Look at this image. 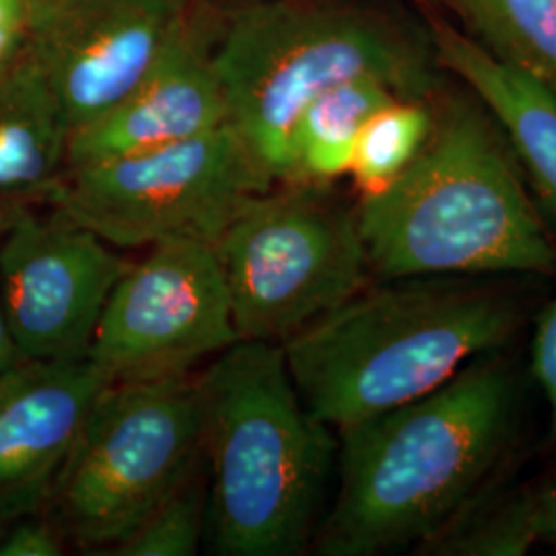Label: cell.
<instances>
[{
  "label": "cell",
  "instance_id": "obj_9",
  "mask_svg": "<svg viewBox=\"0 0 556 556\" xmlns=\"http://www.w3.org/2000/svg\"><path fill=\"white\" fill-rule=\"evenodd\" d=\"M239 340L213 243L172 239L130 264L101 314L87 358L110 381L188 374Z\"/></svg>",
  "mask_w": 556,
  "mask_h": 556
},
{
  "label": "cell",
  "instance_id": "obj_18",
  "mask_svg": "<svg viewBox=\"0 0 556 556\" xmlns=\"http://www.w3.org/2000/svg\"><path fill=\"white\" fill-rule=\"evenodd\" d=\"M556 548V472L517 491L486 516L464 517L439 544L443 555L521 556Z\"/></svg>",
  "mask_w": 556,
  "mask_h": 556
},
{
  "label": "cell",
  "instance_id": "obj_2",
  "mask_svg": "<svg viewBox=\"0 0 556 556\" xmlns=\"http://www.w3.org/2000/svg\"><path fill=\"white\" fill-rule=\"evenodd\" d=\"M482 278L381 280L282 342L305 408L340 433L505 351L521 330L523 303Z\"/></svg>",
  "mask_w": 556,
  "mask_h": 556
},
{
  "label": "cell",
  "instance_id": "obj_13",
  "mask_svg": "<svg viewBox=\"0 0 556 556\" xmlns=\"http://www.w3.org/2000/svg\"><path fill=\"white\" fill-rule=\"evenodd\" d=\"M225 122L213 54L186 23L128 96L71 135L66 172L192 139Z\"/></svg>",
  "mask_w": 556,
  "mask_h": 556
},
{
  "label": "cell",
  "instance_id": "obj_15",
  "mask_svg": "<svg viewBox=\"0 0 556 556\" xmlns=\"http://www.w3.org/2000/svg\"><path fill=\"white\" fill-rule=\"evenodd\" d=\"M71 124L40 64L25 50L0 71V199H43L64 178Z\"/></svg>",
  "mask_w": 556,
  "mask_h": 556
},
{
  "label": "cell",
  "instance_id": "obj_22",
  "mask_svg": "<svg viewBox=\"0 0 556 556\" xmlns=\"http://www.w3.org/2000/svg\"><path fill=\"white\" fill-rule=\"evenodd\" d=\"M532 374L546 397L551 438L556 441V295L538 314L532 338Z\"/></svg>",
  "mask_w": 556,
  "mask_h": 556
},
{
  "label": "cell",
  "instance_id": "obj_4",
  "mask_svg": "<svg viewBox=\"0 0 556 556\" xmlns=\"http://www.w3.org/2000/svg\"><path fill=\"white\" fill-rule=\"evenodd\" d=\"M197 381L217 553H303L321 519L337 433L305 408L275 342L238 340Z\"/></svg>",
  "mask_w": 556,
  "mask_h": 556
},
{
  "label": "cell",
  "instance_id": "obj_23",
  "mask_svg": "<svg viewBox=\"0 0 556 556\" xmlns=\"http://www.w3.org/2000/svg\"><path fill=\"white\" fill-rule=\"evenodd\" d=\"M34 0H0V71L23 56L31 34Z\"/></svg>",
  "mask_w": 556,
  "mask_h": 556
},
{
  "label": "cell",
  "instance_id": "obj_10",
  "mask_svg": "<svg viewBox=\"0 0 556 556\" xmlns=\"http://www.w3.org/2000/svg\"><path fill=\"white\" fill-rule=\"evenodd\" d=\"M132 262L59 211L29 206L0 238V298L23 361L87 358Z\"/></svg>",
  "mask_w": 556,
  "mask_h": 556
},
{
  "label": "cell",
  "instance_id": "obj_20",
  "mask_svg": "<svg viewBox=\"0 0 556 556\" xmlns=\"http://www.w3.org/2000/svg\"><path fill=\"white\" fill-rule=\"evenodd\" d=\"M202 456L176 489L161 498L139 526L122 538L108 555L194 556L208 523V484L202 477Z\"/></svg>",
  "mask_w": 556,
  "mask_h": 556
},
{
  "label": "cell",
  "instance_id": "obj_19",
  "mask_svg": "<svg viewBox=\"0 0 556 556\" xmlns=\"http://www.w3.org/2000/svg\"><path fill=\"white\" fill-rule=\"evenodd\" d=\"M435 118L420 100H394L378 110L358 132L351 176L361 197L378 194L417 160Z\"/></svg>",
  "mask_w": 556,
  "mask_h": 556
},
{
  "label": "cell",
  "instance_id": "obj_1",
  "mask_svg": "<svg viewBox=\"0 0 556 556\" xmlns=\"http://www.w3.org/2000/svg\"><path fill=\"white\" fill-rule=\"evenodd\" d=\"M521 381L501 353L438 390L337 433L338 491L319 519L324 556L429 546L475 507L514 445Z\"/></svg>",
  "mask_w": 556,
  "mask_h": 556
},
{
  "label": "cell",
  "instance_id": "obj_17",
  "mask_svg": "<svg viewBox=\"0 0 556 556\" xmlns=\"http://www.w3.org/2000/svg\"><path fill=\"white\" fill-rule=\"evenodd\" d=\"M498 60L556 100V0H452Z\"/></svg>",
  "mask_w": 556,
  "mask_h": 556
},
{
  "label": "cell",
  "instance_id": "obj_14",
  "mask_svg": "<svg viewBox=\"0 0 556 556\" xmlns=\"http://www.w3.org/2000/svg\"><path fill=\"white\" fill-rule=\"evenodd\" d=\"M441 62L475 93L498 130L505 135L517 163L530 179L540 211L556 223V100L514 66L493 56L480 41L441 27Z\"/></svg>",
  "mask_w": 556,
  "mask_h": 556
},
{
  "label": "cell",
  "instance_id": "obj_7",
  "mask_svg": "<svg viewBox=\"0 0 556 556\" xmlns=\"http://www.w3.org/2000/svg\"><path fill=\"white\" fill-rule=\"evenodd\" d=\"M287 186L248 200L213 241L239 340L282 344L369 277L355 208L318 184Z\"/></svg>",
  "mask_w": 556,
  "mask_h": 556
},
{
  "label": "cell",
  "instance_id": "obj_11",
  "mask_svg": "<svg viewBox=\"0 0 556 556\" xmlns=\"http://www.w3.org/2000/svg\"><path fill=\"white\" fill-rule=\"evenodd\" d=\"M186 23V0H34L25 50L75 132L128 96Z\"/></svg>",
  "mask_w": 556,
  "mask_h": 556
},
{
  "label": "cell",
  "instance_id": "obj_16",
  "mask_svg": "<svg viewBox=\"0 0 556 556\" xmlns=\"http://www.w3.org/2000/svg\"><path fill=\"white\" fill-rule=\"evenodd\" d=\"M396 91L378 79L346 80L321 93L301 114L293 132L289 184H328L351 172L358 132Z\"/></svg>",
  "mask_w": 556,
  "mask_h": 556
},
{
  "label": "cell",
  "instance_id": "obj_21",
  "mask_svg": "<svg viewBox=\"0 0 556 556\" xmlns=\"http://www.w3.org/2000/svg\"><path fill=\"white\" fill-rule=\"evenodd\" d=\"M0 556H60L71 544L50 514H27L0 526Z\"/></svg>",
  "mask_w": 556,
  "mask_h": 556
},
{
  "label": "cell",
  "instance_id": "obj_24",
  "mask_svg": "<svg viewBox=\"0 0 556 556\" xmlns=\"http://www.w3.org/2000/svg\"><path fill=\"white\" fill-rule=\"evenodd\" d=\"M21 361L23 358H21L17 342H15L13 332H11V324H9V318H7L2 298H0V374L11 369V367H15Z\"/></svg>",
  "mask_w": 556,
  "mask_h": 556
},
{
  "label": "cell",
  "instance_id": "obj_6",
  "mask_svg": "<svg viewBox=\"0 0 556 556\" xmlns=\"http://www.w3.org/2000/svg\"><path fill=\"white\" fill-rule=\"evenodd\" d=\"M202 456L199 381H112L60 468L48 514L71 544L108 555Z\"/></svg>",
  "mask_w": 556,
  "mask_h": 556
},
{
  "label": "cell",
  "instance_id": "obj_3",
  "mask_svg": "<svg viewBox=\"0 0 556 556\" xmlns=\"http://www.w3.org/2000/svg\"><path fill=\"white\" fill-rule=\"evenodd\" d=\"M369 273L413 277L553 275L556 243L507 140L456 103L408 169L355 206Z\"/></svg>",
  "mask_w": 556,
  "mask_h": 556
},
{
  "label": "cell",
  "instance_id": "obj_12",
  "mask_svg": "<svg viewBox=\"0 0 556 556\" xmlns=\"http://www.w3.org/2000/svg\"><path fill=\"white\" fill-rule=\"evenodd\" d=\"M112 381L89 358L0 374V526L43 511L91 406Z\"/></svg>",
  "mask_w": 556,
  "mask_h": 556
},
{
  "label": "cell",
  "instance_id": "obj_25",
  "mask_svg": "<svg viewBox=\"0 0 556 556\" xmlns=\"http://www.w3.org/2000/svg\"><path fill=\"white\" fill-rule=\"evenodd\" d=\"M25 208H27V202L0 199V238H2L4 231L17 220V217H20Z\"/></svg>",
  "mask_w": 556,
  "mask_h": 556
},
{
  "label": "cell",
  "instance_id": "obj_8",
  "mask_svg": "<svg viewBox=\"0 0 556 556\" xmlns=\"http://www.w3.org/2000/svg\"><path fill=\"white\" fill-rule=\"evenodd\" d=\"M273 186L225 122L192 139L71 169L48 202L116 250H132L172 239L213 243L248 200Z\"/></svg>",
  "mask_w": 556,
  "mask_h": 556
},
{
  "label": "cell",
  "instance_id": "obj_5",
  "mask_svg": "<svg viewBox=\"0 0 556 556\" xmlns=\"http://www.w3.org/2000/svg\"><path fill=\"white\" fill-rule=\"evenodd\" d=\"M213 54L227 122L277 184L293 174V132L312 101L346 80L378 79L402 100L433 89L427 56L376 15L260 0L241 9Z\"/></svg>",
  "mask_w": 556,
  "mask_h": 556
}]
</instances>
